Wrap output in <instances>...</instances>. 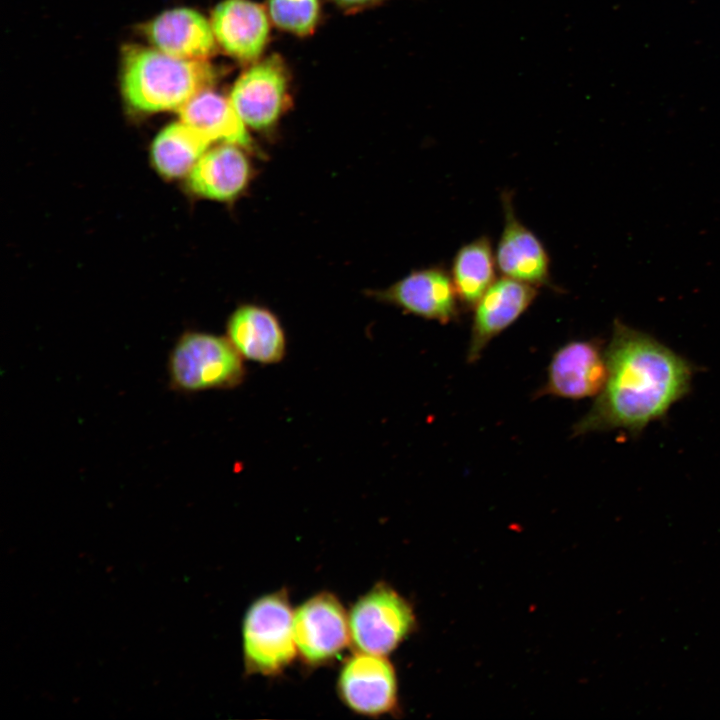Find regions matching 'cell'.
Wrapping results in <instances>:
<instances>
[{"instance_id": "cell-1", "label": "cell", "mask_w": 720, "mask_h": 720, "mask_svg": "<svg viewBox=\"0 0 720 720\" xmlns=\"http://www.w3.org/2000/svg\"><path fill=\"white\" fill-rule=\"evenodd\" d=\"M607 377L573 436L624 429L638 435L691 390L695 366L651 335L615 319Z\"/></svg>"}, {"instance_id": "cell-2", "label": "cell", "mask_w": 720, "mask_h": 720, "mask_svg": "<svg viewBox=\"0 0 720 720\" xmlns=\"http://www.w3.org/2000/svg\"><path fill=\"white\" fill-rule=\"evenodd\" d=\"M214 80L215 71L206 60L176 58L139 46L128 48L123 57L122 93L139 111L179 110Z\"/></svg>"}, {"instance_id": "cell-3", "label": "cell", "mask_w": 720, "mask_h": 720, "mask_svg": "<svg viewBox=\"0 0 720 720\" xmlns=\"http://www.w3.org/2000/svg\"><path fill=\"white\" fill-rule=\"evenodd\" d=\"M168 373L175 390L192 393L235 388L243 383L246 368L227 337L187 332L170 352Z\"/></svg>"}, {"instance_id": "cell-4", "label": "cell", "mask_w": 720, "mask_h": 720, "mask_svg": "<svg viewBox=\"0 0 720 720\" xmlns=\"http://www.w3.org/2000/svg\"><path fill=\"white\" fill-rule=\"evenodd\" d=\"M243 651L249 672L274 675L297 654L294 612L284 592L257 599L243 622Z\"/></svg>"}, {"instance_id": "cell-5", "label": "cell", "mask_w": 720, "mask_h": 720, "mask_svg": "<svg viewBox=\"0 0 720 720\" xmlns=\"http://www.w3.org/2000/svg\"><path fill=\"white\" fill-rule=\"evenodd\" d=\"M348 616L353 645L359 652L374 655L391 652L414 625L409 604L384 584L363 595Z\"/></svg>"}, {"instance_id": "cell-6", "label": "cell", "mask_w": 720, "mask_h": 720, "mask_svg": "<svg viewBox=\"0 0 720 720\" xmlns=\"http://www.w3.org/2000/svg\"><path fill=\"white\" fill-rule=\"evenodd\" d=\"M288 69L278 55L249 67L233 85L230 101L243 123L254 130L271 128L289 99Z\"/></svg>"}, {"instance_id": "cell-7", "label": "cell", "mask_w": 720, "mask_h": 720, "mask_svg": "<svg viewBox=\"0 0 720 720\" xmlns=\"http://www.w3.org/2000/svg\"><path fill=\"white\" fill-rule=\"evenodd\" d=\"M606 377V356L600 342L595 339L573 340L553 354L546 381L536 396L571 400L597 396Z\"/></svg>"}, {"instance_id": "cell-8", "label": "cell", "mask_w": 720, "mask_h": 720, "mask_svg": "<svg viewBox=\"0 0 720 720\" xmlns=\"http://www.w3.org/2000/svg\"><path fill=\"white\" fill-rule=\"evenodd\" d=\"M294 635L297 651L306 663L324 664L351 640L349 616L334 595L319 593L295 610Z\"/></svg>"}, {"instance_id": "cell-9", "label": "cell", "mask_w": 720, "mask_h": 720, "mask_svg": "<svg viewBox=\"0 0 720 720\" xmlns=\"http://www.w3.org/2000/svg\"><path fill=\"white\" fill-rule=\"evenodd\" d=\"M375 296L381 302L441 324L459 315L460 302L450 272L442 266L414 270Z\"/></svg>"}, {"instance_id": "cell-10", "label": "cell", "mask_w": 720, "mask_h": 720, "mask_svg": "<svg viewBox=\"0 0 720 720\" xmlns=\"http://www.w3.org/2000/svg\"><path fill=\"white\" fill-rule=\"evenodd\" d=\"M537 294V287L531 284L504 276L496 279L473 308L467 362H476L492 339L530 307Z\"/></svg>"}, {"instance_id": "cell-11", "label": "cell", "mask_w": 720, "mask_h": 720, "mask_svg": "<svg viewBox=\"0 0 720 720\" xmlns=\"http://www.w3.org/2000/svg\"><path fill=\"white\" fill-rule=\"evenodd\" d=\"M501 201L504 226L495 252L497 269L504 277L536 287L550 286V260L544 245L517 218L511 193L503 192Z\"/></svg>"}, {"instance_id": "cell-12", "label": "cell", "mask_w": 720, "mask_h": 720, "mask_svg": "<svg viewBox=\"0 0 720 720\" xmlns=\"http://www.w3.org/2000/svg\"><path fill=\"white\" fill-rule=\"evenodd\" d=\"M338 690L344 703L353 711L366 715L384 714L396 704L394 669L382 655L359 652L344 665Z\"/></svg>"}, {"instance_id": "cell-13", "label": "cell", "mask_w": 720, "mask_h": 720, "mask_svg": "<svg viewBox=\"0 0 720 720\" xmlns=\"http://www.w3.org/2000/svg\"><path fill=\"white\" fill-rule=\"evenodd\" d=\"M219 45L232 57L253 61L262 53L269 35L267 13L251 0H224L211 18Z\"/></svg>"}, {"instance_id": "cell-14", "label": "cell", "mask_w": 720, "mask_h": 720, "mask_svg": "<svg viewBox=\"0 0 720 720\" xmlns=\"http://www.w3.org/2000/svg\"><path fill=\"white\" fill-rule=\"evenodd\" d=\"M226 330L227 338L244 359L275 364L286 355L285 331L277 316L265 307L239 306L229 317Z\"/></svg>"}, {"instance_id": "cell-15", "label": "cell", "mask_w": 720, "mask_h": 720, "mask_svg": "<svg viewBox=\"0 0 720 720\" xmlns=\"http://www.w3.org/2000/svg\"><path fill=\"white\" fill-rule=\"evenodd\" d=\"M145 32L155 48L176 58L205 60L216 49L211 24L189 8L161 13L147 25Z\"/></svg>"}, {"instance_id": "cell-16", "label": "cell", "mask_w": 720, "mask_h": 720, "mask_svg": "<svg viewBox=\"0 0 720 720\" xmlns=\"http://www.w3.org/2000/svg\"><path fill=\"white\" fill-rule=\"evenodd\" d=\"M241 146L222 143L206 151L189 173L188 183L196 194L212 200L235 199L247 187L251 164Z\"/></svg>"}, {"instance_id": "cell-17", "label": "cell", "mask_w": 720, "mask_h": 720, "mask_svg": "<svg viewBox=\"0 0 720 720\" xmlns=\"http://www.w3.org/2000/svg\"><path fill=\"white\" fill-rule=\"evenodd\" d=\"M180 119L205 136L210 142L252 147L246 125L236 113L230 99L204 89L189 99L179 110Z\"/></svg>"}, {"instance_id": "cell-18", "label": "cell", "mask_w": 720, "mask_h": 720, "mask_svg": "<svg viewBox=\"0 0 720 720\" xmlns=\"http://www.w3.org/2000/svg\"><path fill=\"white\" fill-rule=\"evenodd\" d=\"M496 260L489 237L481 236L456 252L450 275L461 305L472 309L496 281Z\"/></svg>"}, {"instance_id": "cell-19", "label": "cell", "mask_w": 720, "mask_h": 720, "mask_svg": "<svg viewBox=\"0 0 720 720\" xmlns=\"http://www.w3.org/2000/svg\"><path fill=\"white\" fill-rule=\"evenodd\" d=\"M211 142L200 132L177 122L168 125L152 144V161L168 178H179L191 172Z\"/></svg>"}, {"instance_id": "cell-20", "label": "cell", "mask_w": 720, "mask_h": 720, "mask_svg": "<svg viewBox=\"0 0 720 720\" xmlns=\"http://www.w3.org/2000/svg\"><path fill=\"white\" fill-rule=\"evenodd\" d=\"M267 7L278 28L300 36L311 34L320 17L319 0H267Z\"/></svg>"}, {"instance_id": "cell-21", "label": "cell", "mask_w": 720, "mask_h": 720, "mask_svg": "<svg viewBox=\"0 0 720 720\" xmlns=\"http://www.w3.org/2000/svg\"><path fill=\"white\" fill-rule=\"evenodd\" d=\"M336 5L343 9H360L362 7H366L378 2H382L385 0H332Z\"/></svg>"}]
</instances>
